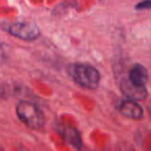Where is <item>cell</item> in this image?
Segmentation results:
<instances>
[{
    "mask_svg": "<svg viewBox=\"0 0 151 151\" xmlns=\"http://www.w3.org/2000/svg\"><path fill=\"white\" fill-rule=\"evenodd\" d=\"M1 27L10 35L27 41H33L40 36V30L37 25L26 21L4 23L3 25H1Z\"/></svg>",
    "mask_w": 151,
    "mask_h": 151,
    "instance_id": "obj_3",
    "label": "cell"
},
{
    "mask_svg": "<svg viewBox=\"0 0 151 151\" xmlns=\"http://www.w3.org/2000/svg\"><path fill=\"white\" fill-rule=\"evenodd\" d=\"M118 110L123 116L127 118H132V119L136 120L143 118V108L137 101H133V100L122 101L118 106Z\"/></svg>",
    "mask_w": 151,
    "mask_h": 151,
    "instance_id": "obj_5",
    "label": "cell"
},
{
    "mask_svg": "<svg viewBox=\"0 0 151 151\" xmlns=\"http://www.w3.org/2000/svg\"><path fill=\"white\" fill-rule=\"evenodd\" d=\"M16 111L19 119L32 129H39L44 125L45 118L43 112L33 102L20 101L17 104Z\"/></svg>",
    "mask_w": 151,
    "mask_h": 151,
    "instance_id": "obj_2",
    "label": "cell"
},
{
    "mask_svg": "<svg viewBox=\"0 0 151 151\" xmlns=\"http://www.w3.org/2000/svg\"><path fill=\"white\" fill-rule=\"evenodd\" d=\"M69 74L75 83L88 90L97 88L101 80L100 72L88 64H73L69 67Z\"/></svg>",
    "mask_w": 151,
    "mask_h": 151,
    "instance_id": "obj_1",
    "label": "cell"
},
{
    "mask_svg": "<svg viewBox=\"0 0 151 151\" xmlns=\"http://www.w3.org/2000/svg\"><path fill=\"white\" fill-rule=\"evenodd\" d=\"M54 129L63 138L64 141L67 142L72 147H74L77 150H80L82 148L81 136L76 127L63 122H57L55 123Z\"/></svg>",
    "mask_w": 151,
    "mask_h": 151,
    "instance_id": "obj_4",
    "label": "cell"
},
{
    "mask_svg": "<svg viewBox=\"0 0 151 151\" xmlns=\"http://www.w3.org/2000/svg\"><path fill=\"white\" fill-rule=\"evenodd\" d=\"M120 91L129 100L133 101H142L147 97V90L146 88H137L129 82V79H122L119 83Z\"/></svg>",
    "mask_w": 151,
    "mask_h": 151,
    "instance_id": "obj_6",
    "label": "cell"
},
{
    "mask_svg": "<svg viewBox=\"0 0 151 151\" xmlns=\"http://www.w3.org/2000/svg\"><path fill=\"white\" fill-rule=\"evenodd\" d=\"M151 7V0H146V1H143L141 3H139L136 8L137 9H144V8H149Z\"/></svg>",
    "mask_w": 151,
    "mask_h": 151,
    "instance_id": "obj_8",
    "label": "cell"
},
{
    "mask_svg": "<svg viewBox=\"0 0 151 151\" xmlns=\"http://www.w3.org/2000/svg\"><path fill=\"white\" fill-rule=\"evenodd\" d=\"M127 79L137 88H145V84L148 80L147 69L141 64H135L129 70Z\"/></svg>",
    "mask_w": 151,
    "mask_h": 151,
    "instance_id": "obj_7",
    "label": "cell"
}]
</instances>
